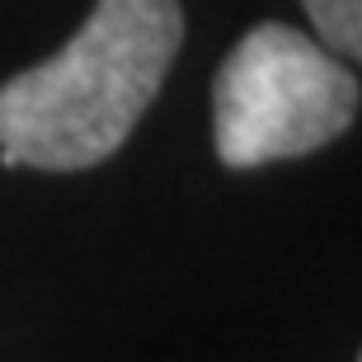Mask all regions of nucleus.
Instances as JSON below:
<instances>
[{"label": "nucleus", "instance_id": "3", "mask_svg": "<svg viewBox=\"0 0 362 362\" xmlns=\"http://www.w3.org/2000/svg\"><path fill=\"white\" fill-rule=\"evenodd\" d=\"M325 52L339 62H358L362 52V0H301Z\"/></svg>", "mask_w": 362, "mask_h": 362}, {"label": "nucleus", "instance_id": "1", "mask_svg": "<svg viewBox=\"0 0 362 362\" xmlns=\"http://www.w3.org/2000/svg\"><path fill=\"white\" fill-rule=\"evenodd\" d=\"M184 42L179 0H94L81 33L0 85V165L90 170L127 141Z\"/></svg>", "mask_w": 362, "mask_h": 362}, {"label": "nucleus", "instance_id": "2", "mask_svg": "<svg viewBox=\"0 0 362 362\" xmlns=\"http://www.w3.org/2000/svg\"><path fill=\"white\" fill-rule=\"evenodd\" d=\"M358 118V76L315 38L259 24L212 85V136L230 170L292 160L329 146Z\"/></svg>", "mask_w": 362, "mask_h": 362}]
</instances>
